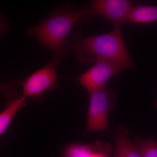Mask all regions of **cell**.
<instances>
[{
    "label": "cell",
    "mask_w": 157,
    "mask_h": 157,
    "mask_svg": "<svg viewBox=\"0 0 157 157\" xmlns=\"http://www.w3.org/2000/svg\"><path fill=\"white\" fill-rule=\"evenodd\" d=\"M91 17L88 4L67 2L60 4L37 25L28 28L26 34L36 39L42 50L51 51L62 60L72 51L67 39L70 31L75 25L89 22Z\"/></svg>",
    "instance_id": "6da1fadb"
},
{
    "label": "cell",
    "mask_w": 157,
    "mask_h": 157,
    "mask_svg": "<svg viewBox=\"0 0 157 157\" xmlns=\"http://www.w3.org/2000/svg\"><path fill=\"white\" fill-rule=\"evenodd\" d=\"M122 30L113 29L110 33L89 37H83L82 31H77L69 39L70 48L76 53L77 61L82 64L106 60L133 70L135 65L128 53Z\"/></svg>",
    "instance_id": "7a4b0ae2"
},
{
    "label": "cell",
    "mask_w": 157,
    "mask_h": 157,
    "mask_svg": "<svg viewBox=\"0 0 157 157\" xmlns=\"http://www.w3.org/2000/svg\"><path fill=\"white\" fill-rule=\"evenodd\" d=\"M90 94V105L87 118L88 132H102L109 129L108 116L117 100L112 89L104 87Z\"/></svg>",
    "instance_id": "3957f363"
},
{
    "label": "cell",
    "mask_w": 157,
    "mask_h": 157,
    "mask_svg": "<svg viewBox=\"0 0 157 157\" xmlns=\"http://www.w3.org/2000/svg\"><path fill=\"white\" fill-rule=\"evenodd\" d=\"M61 61L53 56L46 66L21 81L22 96L25 98H36L57 86V67Z\"/></svg>",
    "instance_id": "277c9868"
},
{
    "label": "cell",
    "mask_w": 157,
    "mask_h": 157,
    "mask_svg": "<svg viewBox=\"0 0 157 157\" xmlns=\"http://www.w3.org/2000/svg\"><path fill=\"white\" fill-rule=\"evenodd\" d=\"M135 3L130 0H93L88 4V8L91 16L105 17L111 23L113 29L122 30Z\"/></svg>",
    "instance_id": "5b68a950"
},
{
    "label": "cell",
    "mask_w": 157,
    "mask_h": 157,
    "mask_svg": "<svg viewBox=\"0 0 157 157\" xmlns=\"http://www.w3.org/2000/svg\"><path fill=\"white\" fill-rule=\"evenodd\" d=\"M94 63L77 78L89 94L106 87L111 77L127 69L121 64L106 60H98Z\"/></svg>",
    "instance_id": "8992f818"
},
{
    "label": "cell",
    "mask_w": 157,
    "mask_h": 157,
    "mask_svg": "<svg viewBox=\"0 0 157 157\" xmlns=\"http://www.w3.org/2000/svg\"><path fill=\"white\" fill-rule=\"evenodd\" d=\"M115 151L113 157H143L132 143L129 137V131L120 127L115 133Z\"/></svg>",
    "instance_id": "52a82bcc"
},
{
    "label": "cell",
    "mask_w": 157,
    "mask_h": 157,
    "mask_svg": "<svg viewBox=\"0 0 157 157\" xmlns=\"http://www.w3.org/2000/svg\"><path fill=\"white\" fill-rule=\"evenodd\" d=\"M157 21V6L142 5L135 2L131 9L128 23L134 24H147Z\"/></svg>",
    "instance_id": "ba28073f"
},
{
    "label": "cell",
    "mask_w": 157,
    "mask_h": 157,
    "mask_svg": "<svg viewBox=\"0 0 157 157\" xmlns=\"http://www.w3.org/2000/svg\"><path fill=\"white\" fill-rule=\"evenodd\" d=\"M26 98L22 95L9 102L6 109L0 113V136L8 128L14 116L24 107Z\"/></svg>",
    "instance_id": "9c48e42d"
},
{
    "label": "cell",
    "mask_w": 157,
    "mask_h": 157,
    "mask_svg": "<svg viewBox=\"0 0 157 157\" xmlns=\"http://www.w3.org/2000/svg\"><path fill=\"white\" fill-rule=\"evenodd\" d=\"M111 147L108 143L97 141L93 145H84L77 157H109Z\"/></svg>",
    "instance_id": "30bf717a"
},
{
    "label": "cell",
    "mask_w": 157,
    "mask_h": 157,
    "mask_svg": "<svg viewBox=\"0 0 157 157\" xmlns=\"http://www.w3.org/2000/svg\"><path fill=\"white\" fill-rule=\"evenodd\" d=\"M143 157H157V142L152 138H137L134 143Z\"/></svg>",
    "instance_id": "8fae6325"
},
{
    "label": "cell",
    "mask_w": 157,
    "mask_h": 157,
    "mask_svg": "<svg viewBox=\"0 0 157 157\" xmlns=\"http://www.w3.org/2000/svg\"><path fill=\"white\" fill-rule=\"evenodd\" d=\"M21 81L17 80H12L8 84L0 82V92L2 93L5 98L9 102L19 97L16 87L21 86Z\"/></svg>",
    "instance_id": "7c38bea8"
},
{
    "label": "cell",
    "mask_w": 157,
    "mask_h": 157,
    "mask_svg": "<svg viewBox=\"0 0 157 157\" xmlns=\"http://www.w3.org/2000/svg\"><path fill=\"white\" fill-rule=\"evenodd\" d=\"M7 25L6 20L2 15L0 14V36L5 33L7 29Z\"/></svg>",
    "instance_id": "4fadbf2b"
},
{
    "label": "cell",
    "mask_w": 157,
    "mask_h": 157,
    "mask_svg": "<svg viewBox=\"0 0 157 157\" xmlns=\"http://www.w3.org/2000/svg\"><path fill=\"white\" fill-rule=\"evenodd\" d=\"M154 107H156L157 108V100L156 101V102H155L154 104Z\"/></svg>",
    "instance_id": "5bb4252c"
}]
</instances>
